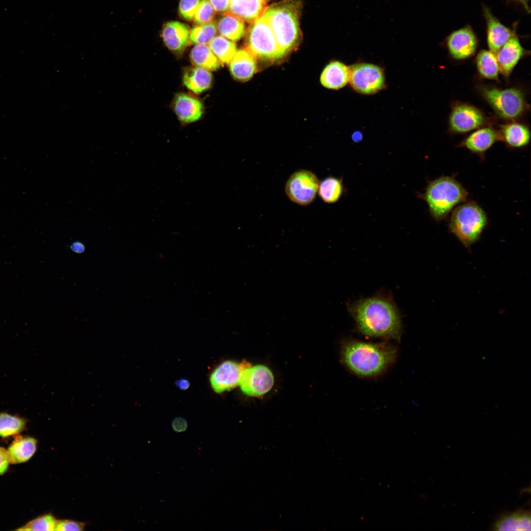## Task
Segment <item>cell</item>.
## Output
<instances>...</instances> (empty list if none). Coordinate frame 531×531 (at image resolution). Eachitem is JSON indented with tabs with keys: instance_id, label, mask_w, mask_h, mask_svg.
Returning <instances> with one entry per match:
<instances>
[{
	"instance_id": "4316f807",
	"label": "cell",
	"mask_w": 531,
	"mask_h": 531,
	"mask_svg": "<svg viewBox=\"0 0 531 531\" xmlns=\"http://www.w3.org/2000/svg\"><path fill=\"white\" fill-rule=\"evenodd\" d=\"M189 58L192 63L209 71L218 70L221 63L206 44H196L191 49Z\"/></svg>"
},
{
	"instance_id": "4dcf8cb0",
	"label": "cell",
	"mask_w": 531,
	"mask_h": 531,
	"mask_svg": "<svg viewBox=\"0 0 531 531\" xmlns=\"http://www.w3.org/2000/svg\"><path fill=\"white\" fill-rule=\"evenodd\" d=\"M27 420L7 413H0V437H8L18 434L26 428Z\"/></svg>"
},
{
	"instance_id": "4fadbf2b",
	"label": "cell",
	"mask_w": 531,
	"mask_h": 531,
	"mask_svg": "<svg viewBox=\"0 0 531 531\" xmlns=\"http://www.w3.org/2000/svg\"><path fill=\"white\" fill-rule=\"evenodd\" d=\"M478 40L472 29L467 26L452 32L447 38L446 45L452 57L464 59L475 53Z\"/></svg>"
},
{
	"instance_id": "52a82bcc",
	"label": "cell",
	"mask_w": 531,
	"mask_h": 531,
	"mask_svg": "<svg viewBox=\"0 0 531 531\" xmlns=\"http://www.w3.org/2000/svg\"><path fill=\"white\" fill-rule=\"evenodd\" d=\"M481 93L496 113L501 117L512 119L520 116L525 108L522 92L515 88L504 89L483 88Z\"/></svg>"
},
{
	"instance_id": "d4e9b609",
	"label": "cell",
	"mask_w": 531,
	"mask_h": 531,
	"mask_svg": "<svg viewBox=\"0 0 531 531\" xmlns=\"http://www.w3.org/2000/svg\"><path fill=\"white\" fill-rule=\"evenodd\" d=\"M493 529L496 531H530V512L519 510L503 515L496 521Z\"/></svg>"
},
{
	"instance_id": "7c38bea8",
	"label": "cell",
	"mask_w": 531,
	"mask_h": 531,
	"mask_svg": "<svg viewBox=\"0 0 531 531\" xmlns=\"http://www.w3.org/2000/svg\"><path fill=\"white\" fill-rule=\"evenodd\" d=\"M485 121L483 114L475 107L466 104L455 106L449 117L450 130L456 133H464L476 129Z\"/></svg>"
},
{
	"instance_id": "8d00e7d4",
	"label": "cell",
	"mask_w": 531,
	"mask_h": 531,
	"mask_svg": "<svg viewBox=\"0 0 531 531\" xmlns=\"http://www.w3.org/2000/svg\"><path fill=\"white\" fill-rule=\"evenodd\" d=\"M215 12L224 14L228 13L229 9L230 0H208Z\"/></svg>"
},
{
	"instance_id": "6da1fadb",
	"label": "cell",
	"mask_w": 531,
	"mask_h": 531,
	"mask_svg": "<svg viewBox=\"0 0 531 531\" xmlns=\"http://www.w3.org/2000/svg\"><path fill=\"white\" fill-rule=\"evenodd\" d=\"M349 311L363 334L399 340L402 323L398 310L389 298L382 296L362 299L350 305Z\"/></svg>"
},
{
	"instance_id": "8992f818",
	"label": "cell",
	"mask_w": 531,
	"mask_h": 531,
	"mask_svg": "<svg viewBox=\"0 0 531 531\" xmlns=\"http://www.w3.org/2000/svg\"><path fill=\"white\" fill-rule=\"evenodd\" d=\"M246 45L247 50L254 57L265 60L275 61L286 54L278 45L269 25L262 16L249 27Z\"/></svg>"
},
{
	"instance_id": "30bf717a",
	"label": "cell",
	"mask_w": 531,
	"mask_h": 531,
	"mask_svg": "<svg viewBox=\"0 0 531 531\" xmlns=\"http://www.w3.org/2000/svg\"><path fill=\"white\" fill-rule=\"evenodd\" d=\"M274 384L271 370L263 365L250 366L242 371L239 384L242 392L249 396L258 397L268 392Z\"/></svg>"
},
{
	"instance_id": "d590c367",
	"label": "cell",
	"mask_w": 531,
	"mask_h": 531,
	"mask_svg": "<svg viewBox=\"0 0 531 531\" xmlns=\"http://www.w3.org/2000/svg\"><path fill=\"white\" fill-rule=\"evenodd\" d=\"M85 527L83 523L72 520H58L55 531H82Z\"/></svg>"
},
{
	"instance_id": "ab89813d",
	"label": "cell",
	"mask_w": 531,
	"mask_h": 531,
	"mask_svg": "<svg viewBox=\"0 0 531 531\" xmlns=\"http://www.w3.org/2000/svg\"><path fill=\"white\" fill-rule=\"evenodd\" d=\"M176 384L180 389L185 390L189 387L190 383L186 379H180L177 381Z\"/></svg>"
},
{
	"instance_id": "836d02e7",
	"label": "cell",
	"mask_w": 531,
	"mask_h": 531,
	"mask_svg": "<svg viewBox=\"0 0 531 531\" xmlns=\"http://www.w3.org/2000/svg\"><path fill=\"white\" fill-rule=\"evenodd\" d=\"M215 11L208 0H201L194 17L197 25H203L212 22Z\"/></svg>"
},
{
	"instance_id": "2e32d148",
	"label": "cell",
	"mask_w": 531,
	"mask_h": 531,
	"mask_svg": "<svg viewBox=\"0 0 531 531\" xmlns=\"http://www.w3.org/2000/svg\"><path fill=\"white\" fill-rule=\"evenodd\" d=\"M172 106L178 120L184 123L197 121L204 113V107L201 101L184 93H179L175 95Z\"/></svg>"
},
{
	"instance_id": "7402d4cb",
	"label": "cell",
	"mask_w": 531,
	"mask_h": 531,
	"mask_svg": "<svg viewBox=\"0 0 531 531\" xmlns=\"http://www.w3.org/2000/svg\"><path fill=\"white\" fill-rule=\"evenodd\" d=\"M212 80L210 71L196 66L185 69L182 76L184 86L197 94L208 90L211 87Z\"/></svg>"
},
{
	"instance_id": "ba28073f",
	"label": "cell",
	"mask_w": 531,
	"mask_h": 531,
	"mask_svg": "<svg viewBox=\"0 0 531 531\" xmlns=\"http://www.w3.org/2000/svg\"><path fill=\"white\" fill-rule=\"evenodd\" d=\"M349 82L354 90L363 94H372L382 90L385 86V77L379 66L359 63L350 67Z\"/></svg>"
},
{
	"instance_id": "44dd1931",
	"label": "cell",
	"mask_w": 531,
	"mask_h": 531,
	"mask_svg": "<svg viewBox=\"0 0 531 531\" xmlns=\"http://www.w3.org/2000/svg\"><path fill=\"white\" fill-rule=\"evenodd\" d=\"M266 6L265 0H230L228 13L243 21L253 23L262 15Z\"/></svg>"
},
{
	"instance_id": "f546056e",
	"label": "cell",
	"mask_w": 531,
	"mask_h": 531,
	"mask_svg": "<svg viewBox=\"0 0 531 531\" xmlns=\"http://www.w3.org/2000/svg\"><path fill=\"white\" fill-rule=\"evenodd\" d=\"M319 194L324 202L334 203L342 196L344 191L342 180L335 177H329L319 184Z\"/></svg>"
},
{
	"instance_id": "ffe728a7",
	"label": "cell",
	"mask_w": 531,
	"mask_h": 531,
	"mask_svg": "<svg viewBox=\"0 0 531 531\" xmlns=\"http://www.w3.org/2000/svg\"><path fill=\"white\" fill-rule=\"evenodd\" d=\"M350 67L339 61H333L324 69L320 77L322 85L329 89H338L349 82Z\"/></svg>"
},
{
	"instance_id": "f1b7e54d",
	"label": "cell",
	"mask_w": 531,
	"mask_h": 531,
	"mask_svg": "<svg viewBox=\"0 0 531 531\" xmlns=\"http://www.w3.org/2000/svg\"><path fill=\"white\" fill-rule=\"evenodd\" d=\"M208 44L221 64H229L237 51L235 43L222 35L215 36Z\"/></svg>"
},
{
	"instance_id": "cb8c5ba5",
	"label": "cell",
	"mask_w": 531,
	"mask_h": 531,
	"mask_svg": "<svg viewBox=\"0 0 531 531\" xmlns=\"http://www.w3.org/2000/svg\"><path fill=\"white\" fill-rule=\"evenodd\" d=\"M501 141L513 148H520L527 146L530 141V132L525 125L518 123H511L502 126L500 132Z\"/></svg>"
},
{
	"instance_id": "9c48e42d",
	"label": "cell",
	"mask_w": 531,
	"mask_h": 531,
	"mask_svg": "<svg viewBox=\"0 0 531 531\" xmlns=\"http://www.w3.org/2000/svg\"><path fill=\"white\" fill-rule=\"evenodd\" d=\"M320 182L317 176L307 170L294 173L288 179L285 192L289 199L300 205L311 204L316 197Z\"/></svg>"
},
{
	"instance_id": "f35d334b",
	"label": "cell",
	"mask_w": 531,
	"mask_h": 531,
	"mask_svg": "<svg viewBox=\"0 0 531 531\" xmlns=\"http://www.w3.org/2000/svg\"><path fill=\"white\" fill-rule=\"evenodd\" d=\"M171 426L174 431L177 433H181L187 429L188 424L184 418L178 417L173 420Z\"/></svg>"
},
{
	"instance_id": "1f68e13d",
	"label": "cell",
	"mask_w": 531,
	"mask_h": 531,
	"mask_svg": "<svg viewBox=\"0 0 531 531\" xmlns=\"http://www.w3.org/2000/svg\"><path fill=\"white\" fill-rule=\"evenodd\" d=\"M217 29L214 22L199 25L190 31L189 43L206 44L215 36Z\"/></svg>"
},
{
	"instance_id": "277c9868",
	"label": "cell",
	"mask_w": 531,
	"mask_h": 531,
	"mask_svg": "<svg viewBox=\"0 0 531 531\" xmlns=\"http://www.w3.org/2000/svg\"><path fill=\"white\" fill-rule=\"evenodd\" d=\"M469 193L454 177L442 176L427 184L419 197L428 206L429 213L436 221L447 219L459 205L466 202Z\"/></svg>"
},
{
	"instance_id": "8fae6325",
	"label": "cell",
	"mask_w": 531,
	"mask_h": 531,
	"mask_svg": "<svg viewBox=\"0 0 531 531\" xmlns=\"http://www.w3.org/2000/svg\"><path fill=\"white\" fill-rule=\"evenodd\" d=\"M251 366L246 361L241 363L227 360L217 367L210 376L213 390L217 393L234 388L239 384L242 371Z\"/></svg>"
},
{
	"instance_id": "e0dca14e",
	"label": "cell",
	"mask_w": 531,
	"mask_h": 531,
	"mask_svg": "<svg viewBox=\"0 0 531 531\" xmlns=\"http://www.w3.org/2000/svg\"><path fill=\"white\" fill-rule=\"evenodd\" d=\"M526 54L527 51L514 33L496 54L500 72L504 76H508L519 60Z\"/></svg>"
},
{
	"instance_id": "60d3db41",
	"label": "cell",
	"mask_w": 531,
	"mask_h": 531,
	"mask_svg": "<svg viewBox=\"0 0 531 531\" xmlns=\"http://www.w3.org/2000/svg\"><path fill=\"white\" fill-rule=\"evenodd\" d=\"M71 247L75 252L78 253H79L80 252H82L84 249V247L82 244L79 243V242L74 243L72 244Z\"/></svg>"
},
{
	"instance_id": "5b68a950",
	"label": "cell",
	"mask_w": 531,
	"mask_h": 531,
	"mask_svg": "<svg viewBox=\"0 0 531 531\" xmlns=\"http://www.w3.org/2000/svg\"><path fill=\"white\" fill-rule=\"evenodd\" d=\"M488 224L484 209L475 202H464L450 213L448 229L466 247H470L480 238Z\"/></svg>"
},
{
	"instance_id": "5bb4252c",
	"label": "cell",
	"mask_w": 531,
	"mask_h": 531,
	"mask_svg": "<svg viewBox=\"0 0 531 531\" xmlns=\"http://www.w3.org/2000/svg\"><path fill=\"white\" fill-rule=\"evenodd\" d=\"M500 140V132L490 127H484L472 132L462 141L459 146L467 148L483 160L486 151Z\"/></svg>"
},
{
	"instance_id": "d6986e66",
	"label": "cell",
	"mask_w": 531,
	"mask_h": 531,
	"mask_svg": "<svg viewBox=\"0 0 531 531\" xmlns=\"http://www.w3.org/2000/svg\"><path fill=\"white\" fill-rule=\"evenodd\" d=\"M229 64L232 77L240 82L248 81L256 71L254 56L248 50H237Z\"/></svg>"
},
{
	"instance_id": "ac0fdd59",
	"label": "cell",
	"mask_w": 531,
	"mask_h": 531,
	"mask_svg": "<svg viewBox=\"0 0 531 531\" xmlns=\"http://www.w3.org/2000/svg\"><path fill=\"white\" fill-rule=\"evenodd\" d=\"M487 24V40L490 51L496 54L515 33L495 17L490 10L483 6Z\"/></svg>"
},
{
	"instance_id": "9a60e30c",
	"label": "cell",
	"mask_w": 531,
	"mask_h": 531,
	"mask_svg": "<svg viewBox=\"0 0 531 531\" xmlns=\"http://www.w3.org/2000/svg\"><path fill=\"white\" fill-rule=\"evenodd\" d=\"M190 31L187 25L179 22L170 21L163 26L162 37L170 51L180 55L189 43Z\"/></svg>"
},
{
	"instance_id": "484cf974",
	"label": "cell",
	"mask_w": 531,
	"mask_h": 531,
	"mask_svg": "<svg viewBox=\"0 0 531 531\" xmlns=\"http://www.w3.org/2000/svg\"><path fill=\"white\" fill-rule=\"evenodd\" d=\"M216 26L221 35L233 42L241 39L245 31L243 21L229 13L223 14Z\"/></svg>"
},
{
	"instance_id": "e575fe53",
	"label": "cell",
	"mask_w": 531,
	"mask_h": 531,
	"mask_svg": "<svg viewBox=\"0 0 531 531\" xmlns=\"http://www.w3.org/2000/svg\"><path fill=\"white\" fill-rule=\"evenodd\" d=\"M201 1V0H180L178 10L181 17L189 21L193 19Z\"/></svg>"
},
{
	"instance_id": "74e56055",
	"label": "cell",
	"mask_w": 531,
	"mask_h": 531,
	"mask_svg": "<svg viewBox=\"0 0 531 531\" xmlns=\"http://www.w3.org/2000/svg\"><path fill=\"white\" fill-rule=\"evenodd\" d=\"M10 463L7 450L0 446V475L4 473Z\"/></svg>"
},
{
	"instance_id": "7bdbcfd3",
	"label": "cell",
	"mask_w": 531,
	"mask_h": 531,
	"mask_svg": "<svg viewBox=\"0 0 531 531\" xmlns=\"http://www.w3.org/2000/svg\"><path fill=\"white\" fill-rule=\"evenodd\" d=\"M362 136L361 133L358 132L354 133L352 136L353 140L355 142H358L361 139Z\"/></svg>"
},
{
	"instance_id": "83f0119b",
	"label": "cell",
	"mask_w": 531,
	"mask_h": 531,
	"mask_svg": "<svg viewBox=\"0 0 531 531\" xmlns=\"http://www.w3.org/2000/svg\"><path fill=\"white\" fill-rule=\"evenodd\" d=\"M476 63L478 72L483 77L497 80L500 68L496 55L490 51L482 50L477 55Z\"/></svg>"
},
{
	"instance_id": "3957f363",
	"label": "cell",
	"mask_w": 531,
	"mask_h": 531,
	"mask_svg": "<svg viewBox=\"0 0 531 531\" xmlns=\"http://www.w3.org/2000/svg\"><path fill=\"white\" fill-rule=\"evenodd\" d=\"M301 9L300 0H283L266 8L262 15L286 54L295 49L300 40Z\"/></svg>"
},
{
	"instance_id": "603a6c76",
	"label": "cell",
	"mask_w": 531,
	"mask_h": 531,
	"mask_svg": "<svg viewBox=\"0 0 531 531\" xmlns=\"http://www.w3.org/2000/svg\"><path fill=\"white\" fill-rule=\"evenodd\" d=\"M36 447L35 439L17 436L7 449L10 463L16 464L28 461L34 454Z\"/></svg>"
},
{
	"instance_id": "7a4b0ae2",
	"label": "cell",
	"mask_w": 531,
	"mask_h": 531,
	"mask_svg": "<svg viewBox=\"0 0 531 531\" xmlns=\"http://www.w3.org/2000/svg\"><path fill=\"white\" fill-rule=\"evenodd\" d=\"M396 354V348L387 343L356 340L345 342L341 353L346 367L362 377H374L383 373L394 361Z\"/></svg>"
},
{
	"instance_id": "b9f144b4",
	"label": "cell",
	"mask_w": 531,
	"mask_h": 531,
	"mask_svg": "<svg viewBox=\"0 0 531 531\" xmlns=\"http://www.w3.org/2000/svg\"><path fill=\"white\" fill-rule=\"evenodd\" d=\"M514 0V1L519 2L520 3L522 4L524 6V8L527 11L529 10L530 8H529V7L528 6V1H529V0Z\"/></svg>"
},
{
	"instance_id": "d6a6232c",
	"label": "cell",
	"mask_w": 531,
	"mask_h": 531,
	"mask_svg": "<svg viewBox=\"0 0 531 531\" xmlns=\"http://www.w3.org/2000/svg\"><path fill=\"white\" fill-rule=\"evenodd\" d=\"M58 520L51 514H45L30 521L16 530L55 531Z\"/></svg>"
}]
</instances>
